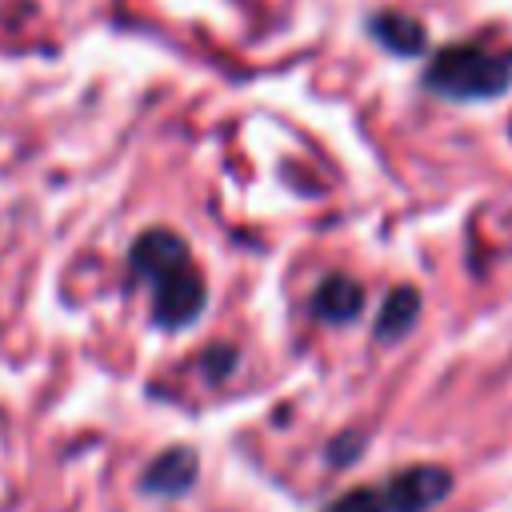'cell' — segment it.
I'll return each instance as SVG.
<instances>
[{"mask_svg": "<svg viewBox=\"0 0 512 512\" xmlns=\"http://www.w3.org/2000/svg\"><path fill=\"white\" fill-rule=\"evenodd\" d=\"M356 448H360V436H348L344 444H332V448H328V456H332V460L340 464V460H348V456H352Z\"/></svg>", "mask_w": 512, "mask_h": 512, "instance_id": "9", "label": "cell"}, {"mask_svg": "<svg viewBox=\"0 0 512 512\" xmlns=\"http://www.w3.org/2000/svg\"><path fill=\"white\" fill-rule=\"evenodd\" d=\"M200 476V460L192 448L176 444V448H164L140 476V488L148 496H184Z\"/></svg>", "mask_w": 512, "mask_h": 512, "instance_id": "4", "label": "cell"}, {"mask_svg": "<svg viewBox=\"0 0 512 512\" xmlns=\"http://www.w3.org/2000/svg\"><path fill=\"white\" fill-rule=\"evenodd\" d=\"M320 512H388L380 488H348L336 500H328Z\"/></svg>", "mask_w": 512, "mask_h": 512, "instance_id": "8", "label": "cell"}, {"mask_svg": "<svg viewBox=\"0 0 512 512\" xmlns=\"http://www.w3.org/2000/svg\"><path fill=\"white\" fill-rule=\"evenodd\" d=\"M372 32H376V40H384L392 52H404V56H416V52L424 48L420 24L408 20V16H396V12L376 16V20H372Z\"/></svg>", "mask_w": 512, "mask_h": 512, "instance_id": "7", "label": "cell"}, {"mask_svg": "<svg viewBox=\"0 0 512 512\" xmlns=\"http://www.w3.org/2000/svg\"><path fill=\"white\" fill-rule=\"evenodd\" d=\"M508 80H512V56L492 52L484 44L440 48L424 72V84L448 100H488L504 92Z\"/></svg>", "mask_w": 512, "mask_h": 512, "instance_id": "2", "label": "cell"}, {"mask_svg": "<svg viewBox=\"0 0 512 512\" xmlns=\"http://www.w3.org/2000/svg\"><path fill=\"white\" fill-rule=\"evenodd\" d=\"M128 264L132 276L152 288V320L160 328H184L204 312V280L180 236L164 228L136 236Z\"/></svg>", "mask_w": 512, "mask_h": 512, "instance_id": "1", "label": "cell"}, {"mask_svg": "<svg viewBox=\"0 0 512 512\" xmlns=\"http://www.w3.org/2000/svg\"><path fill=\"white\" fill-rule=\"evenodd\" d=\"M360 308H364V292H360V284L348 280V276H328V280L316 288V296H312V312H316L320 320H332V324L356 320Z\"/></svg>", "mask_w": 512, "mask_h": 512, "instance_id": "5", "label": "cell"}, {"mask_svg": "<svg viewBox=\"0 0 512 512\" xmlns=\"http://www.w3.org/2000/svg\"><path fill=\"white\" fill-rule=\"evenodd\" d=\"M416 316H420L416 288H392L388 300H384V308H380V316H376V340L392 344V340L408 336V328L416 324Z\"/></svg>", "mask_w": 512, "mask_h": 512, "instance_id": "6", "label": "cell"}, {"mask_svg": "<svg viewBox=\"0 0 512 512\" xmlns=\"http://www.w3.org/2000/svg\"><path fill=\"white\" fill-rule=\"evenodd\" d=\"M452 488V472L440 464H408L380 484L388 512H432Z\"/></svg>", "mask_w": 512, "mask_h": 512, "instance_id": "3", "label": "cell"}]
</instances>
